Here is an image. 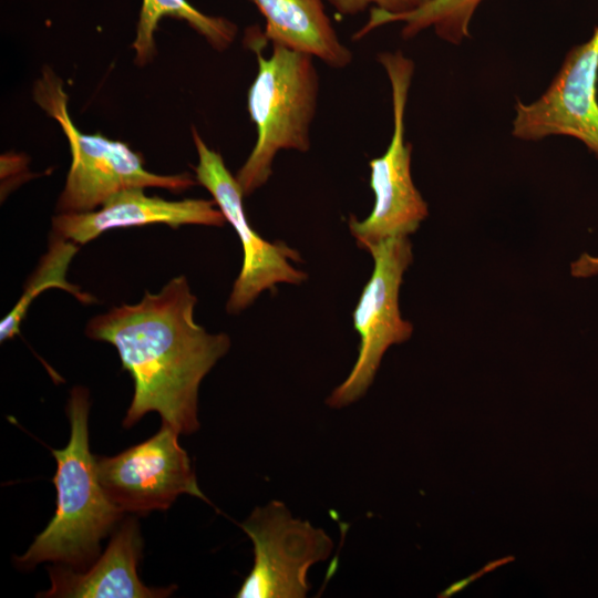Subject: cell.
Segmentation results:
<instances>
[{
	"instance_id": "52a82bcc",
	"label": "cell",
	"mask_w": 598,
	"mask_h": 598,
	"mask_svg": "<svg viewBox=\"0 0 598 598\" xmlns=\"http://www.w3.org/2000/svg\"><path fill=\"white\" fill-rule=\"evenodd\" d=\"M192 136L198 155L193 167L196 181L210 193L241 243V269L228 297L227 312H241L261 292L272 290L279 283L305 282L308 275L293 265L301 261L299 251L282 241L266 240L251 227L244 208L245 195L236 176L227 168L221 155L207 146L195 127Z\"/></svg>"
},
{
	"instance_id": "277c9868",
	"label": "cell",
	"mask_w": 598,
	"mask_h": 598,
	"mask_svg": "<svg viewBox=\"0 0 598 598\" xmlns=\"http://www.w3.org/2000/svg\"><path fill=\"white\" fill-rule=\"evenodd\" d=\"M34 97L60 124L70 145L71 166L56 202L58 214L95 210L126 188L158 187L181 193L197 184L188 173H151L144 168L142 155L126 143L80 132L69 115L62 83L51 71L35 84Z\"/></svg>"
},
{
	"instance_id": "7c38bea8",
	"label": "cell",
	"mask_w": 598,
	"mask_h": 598,
	"mask_svg": "<svg viewBox=\"0 0 598 598\" xmlns=\"http://www.w3.org/2000/svg\"><path fill=\"white\" fill-rule=\"evenodd\" d=\"M143 539L134 517L123 520L103 554L84 570L55 564L49 569L50 588L45 598H163L176 589L148 587L138 577Z\"/></svg>"
},
{
	"instance_id": "9a60e30c",
	"label": "cell",
	"mask_w": 598,
	"mask_h": 598,
	"mask_svg": "<svg viewBox=\"0 0 598 598\" xmlns=\"http://www.w3.org/2000/svg\"><path fill=\"white\" fill-rule=\"evenodd\" d=\"M482 1L433 0L415 11L395 16L371 8L368 21L354 33L353 40H361L383 24L403 22L402 37L404 39H410L432 27L442 40L460 44L470 37L471 19Z\"/></svg>"
},
{
	"instance_id": "7a4b0ae2",
	"label": "cell",
	"mask_w": 598,
	"mask_h": 598,
	"mask_svg": "<svg viewBox=\"0 0 598 598\" xmlns=\"http://www.w3.org/2000/svg\"><path fill=\"white\" fill-rule=\"evenodd\" d=\"M89 391L71 390L66 405L70 440L65 447L51 450L56 471V509L47 527L27 551L16 558L22 569L51 561L76 570L90 567L100 555L102 540L121 522V512L106 496L89 445Z\"/></svg>"
},
{
	"instance_id": "30bf717a",
	"label": "cell",
	"mask_w": 598,
	"mask_h": 598,
	"mask_svg": "<svg viewBox=\"0 0 598 598\" xmlns=\"http://www.w3.org/2000/svg\"><path fill=\"white\" fill-rule=\"evenodd\" d=\"M598 28L573 48L548 89L532 103L517 102L513 135L538 141L567 135L598 156Z\"/></svg>"
},
{
	"instance_id": "ba28073f",
	"label": "cell",
	"mask_w": 598,
	"mask_h": 598,
	"mask_svg": "<svg viewBox=\"0 0 598 598\" xmlns=\"http://www.w3.org/2000/svg\"><path fill=\"white\" fill-rule=\"evenodd\" d=\"M241 527L254 544V566L236 597H306L309 568L327 559L333 548L329 535L293 518L278 501L256 507Z\"/></svg>"
},
{
	"instance_id": "8992f818",
	"label": "cell",
	"mask_w": 598,
	"mask_h": 598,
	"mask_svg": "<svg viewBox=\"0 0 598 598\" xmlns=\"http://www.w3.org/2000/svg\"><path fill=\"white\" fill-rule=\"evenodd\" d=\"M367 251L373 259V270L352 312L360 338L358 358L349 375L327 399V404L336 409L362 398L386 350L409 340L413 332V324L402 318L399 306L403 276L413 261L409 237L385 239Z\"/></svg>"
},
{
	"instance_id": "5bb4252c",
	"label": "cell",
	"mask_w": 598,
	"mask_h": 598,
	"mask_svg": "<svg viewBox=\"0 0 598 598\" xmlns=\"http://www.w3.org/2000/svg\"><path fill=\"white\" fill-rule=\"evenodd\" d=\"M164 17L184 20L218 51L226 50L235 40L237 25L223 17L208 16L194 8L186 0H143L136 25V37L132 43L135 62L144 65L155 54L154 34Z\"/></svg>"
},
{
	"instance_id": "5b68a950",
	"label": "cell",
	"mask_w": 598,
	"mask_h": 598,
	"mask_svg": "<svg viewBox=\"0 0 598 598\" xmlns=\"http://www.w3.org/2000/svg\"><path fill=\"white\" fill-rule=\"evenodd\" d=\"M391 86L393 131L386 151L369 162V184L374 195L371 213L360 220L350 215L348 227L359 248L415 233L429 208L411 175L412 145L405 141V107L414 73L413 61L401 51L381 52Z\"/></svg>"
},
{
	"instance_id": "9c48e42d",
	"label": "cell",
	"mask_w": 598,
	"mask_h": 598,
	"mask_svg": "<svg viewBox=\"0 0 598 598\" xmlns=\"http://www.w3.org/2000/svg\"><path fill=\"white\" fill-rule=\"evenodd\" d=\"M178 435L172 426L162 423L148 440L114 456L95 457L99 481L121 512L145 515L167 509L182 494L208 502Z\"/></svg>"
},
{
	"instance_id": "3957f363",
	"label": "cell",
	"mask_w": 598,
	"mask_h": 598,
	"mask_svg": "<svg viewBox=\"0 0 598 598\" xmlns=\"http://www.w3.org/2000/svg\"><path fill=\"white\" fill-rule=\"evenodd\" d=\"M248 41L258 64L247 94V109L257 138L236 174L245 196L268 182L278 152L306 153L310 150V126L319 95L313 56L275 44L271 54L265 56L261 51L264 40L251 32Z\"/></svg>"
},
{
	"instance_id": "e0dca14e",
	"label": "cell",
	"mask_w": 598,
	"mask_h": 598,
	"mask_svg": "<svg viewBox=\"0 0 598 598\" xmlns=\"http://www.w3.org/2000/svg\"><path fill=\"white\" fill-rule=\"evenodd\" d=\"M340 16H355L369 7L386 13L402 14L415 11L433 0H328Z\"/></svg>"
},
{
	"instance_id": "4fadbf2b",
	"label": "cell",
	"mask_w": 598,
	"mask_h": 598,
	"mask_svg": "<svg viewBox=\"0 0 598 598\" xmlns=\"http://www.w3.org/2000/svg\"><path fill=\"white\" fill-rule=\"evenodd\" d=\"M266 21L264 38L343 69L352 52L339 39L322 0H250Z\"/></svg>"
},
{
	"instance_id": "8fae6325",
	"label": "cell",
	"mask_w": 598,
	"mask_h": 598,
	"mask_svg": "<svg viewBox=\"0 0 598 598\" xmlns=\"http://www.w3.org/2000/svg\"><path fill=\"white\" fill-rule=\"evenodd\" d=\"M216 206L214 199L167 200L145 195L142 187H133L114 194L99 209L58 214L52 218L50 234L84 245L115 228L151 224H165L172 228L183 225L224 227L227 221Z\"/></svg>"
},
{
	"instance_id": "6da1fadb",
	"label": "cell",
	"mask_w": 598,
	"mask_h": 598,
	"mask_svg": "<svg viewBox=\"0 0 598 598\" xmlns=\"http://www.w3.org/2000/svg\"><path fill=\"white\" fill-rule=\"evenodd\" d=\"M197 297L185 276L158 292L91 318L85 334L115 347L132 378L134 394L123 420L128 429L157 412L179 434L199 427L198 390L203 379L230 348L226 333H209L194 319Z\"/></svg>"
},
{
	"instance_id": "ac0fdd59",
	"label": "cell",
	"mask_w": 598,
	"mask_h": 598,
	"mask_svg": "<svg viewBox=\"0 0 598 598\" xmlns=\"http://www.w3.org/2000/svg\"><path fill=\"white\" fill-rule=\"evenodd\" d=\"M570 275L575 278H588L598 275V256L581 254L570 265Z\"/></svg>"
},
{
	"instance_id": "2e32d148",
	"label": "cell",
	"mask_w": 598,
	"mask_h": 598,
	"mask_svg": "<svg viewBox=\"0 0 598 598\" xmlns=\"http://www.w3.org/2000/svg\"><path fill=\"white\" fill-rule=\"evenodd\" d=\"M79 250V245L50 234L48 251L24 285V291L12 310L1 320V342L13 338L20 332V324L31 302L49 288H59L72 293L83 303L95 301L90 293L83 292L78 286L70 283L66 271L72 258Z\"/></svg>"
}]
</instances>
